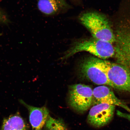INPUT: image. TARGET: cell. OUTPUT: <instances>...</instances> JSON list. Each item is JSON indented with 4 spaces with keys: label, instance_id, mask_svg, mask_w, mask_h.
Wrapping results in <instances>:
<instances>
[{
    "label": "cell",
    "instance_id": "obj_1",
    "mask_svg": "<svg viewBox=\"0 0 130 130\" xmlns=\"http://www.w3.org/2000/svg\"><path fill=\"white\" fill-rule=\"evenodd\" d=\"M112 24L117 62L130 69V0H122Z\"/></svg>",
    "mask_w": 130,
    "mask_h": 130
},
{
    "label": "cell",
    "instance_id": "obj_2",
    "mask_svg": "<svg viewBox=\"0 0 130 130\" xmlns=\"http://www.w3.org/2000/svg\"><path fill=\"white\" fill-rule=\"evenodd\" d=\"M112 44L92 37L77 39L73 41L70 48L65 52L62 59H67L76 53L84 51L91 54L100 59L105 60L115 56V50Z\"/></svg>",
    "mask_w": 130,
    "mask_h": 130
},
{
    "label": "cell",
    "instance_id": "obj_3",
    "mask_svg": "<svg viewBox=\"0 0 130 130\" xmlns=\"http://www.w3.org/2000/svg\"><path fill=\"white\" fill-rule=\"evenodd\" d=\"M78 20L93 38L112 43H115V37L111 24L103 14L92 11L86 12L79 15Z\"/></svg>",
    "mask_w": 130,
    "mask_h": 130
},
{
    "label": "cell",
    "instance_id": "obj_4",
    "mask_svg": "<svg viewBox=\"0 0 130 130\" xmlns=\"http://www.w3.org/2000/svg\"><path fill=\"white\" fill-rule=\"evenodd\" d=\"M99 62L114 88L130 93V69L117 62L100 58Z\"/></svg>",
    "mask_w": 130,
    "mask_h": 130
},
{
    "label": "cell",
    "instance_id": "obj_5",
    "mask_svg": "<svg viewBox=\"0 0 130 130\" xmlns=\"http://www.w3.org/2000/svg\"><path fill=\"white\" fill-rule=\"evenodd\" d=\"M69 102L74 110L82 113L93 103V90L89 86L82 84L71 85L69 89Z\"/></svg>",
    "mask_w": 130,
    "mask_h": 130
},
{
    "label": "cell",
    "instance_id": "obj_6",
    "mask_svg": "<svg viewBox=\"0 0 130 130\" xmlns=\"http://www.w3.org/2000/svg\"><path fill=\"white\" fill-rule=\"evenodd\" d=\"M99 59L93 56L84 59L79 64V70L81 74L97 85H107L114 88L106 74L102 70Z\"/></svg>",
    "mask_w": 130,
    "mask_h": 130
},
{
    "label": "cell",
    "instance_id": "obj_7",
    "mask_svg": "<svg viewBox=\"0 0 130 130\" xmlns=\"http://www.w3.org/2000/svg\"><path fill=\"white\" fill-rule=\"evenodd\" d=\"M115 106L105 103H99L91 108L87 117V121L95 128L102 127L108 124L112 119Z\"/></svg>",
    "mask_w": 130,
    "mask_h": 130
},
{
    "label": "cell",
    "instance_id": "obj_8",
    "mask_svg": "<svg viewBox=\"0 0 130 130\" xmlns=\"http://www.w3.org/2000/svg\"><path fill=\"white\" fill-rule=\"evenodd\" d=\"M94 99L97 101L96 104L105 103L119 106L124 109L130 113V108L126 103L116 96L109 88L104 85L95 87L93 90Z\"/></svg>",
    "mask_w": 130,
    "mask_h": 130
},
{
    "label": "cell",
    "instance_id": "obj_9",
    "mask_svg": "<svg viewBox=\"0 0 130 130\" xmlns=\"http://www.w3.org/2000/svg\"><path fill=\"white\" fill-rule=\"evenodd\" d=\"M19 102L28 110L29 121L32 130H42L49 115V111L45 106L37 107L27 104L22 100Z\"/></svg>",
    "mask_w": 130,
    "mask_h": 130
},
{
    "label": "cell",
    "instance_id": "obj_10",
    "mask_svg": "<svg viewBox=\"0 0 130 130\" xmlns=\"http://www.w3.org/2000/svg\"><path fill=\"white\" fill-rule=\"evenodd\" d=\"M39 10L45 15L52 16L66 12L71 9L66 0H37Z\"/></svg>",
    "mask_w": 130,
    "mask_h": 130
},
{
    "label": "cell",
    "instance_id": "obj_11",
    "mask_svg": "<svg viewBox=\"0 0 130 130\" xmlns=\"http://www.w3.org/2000/svg\"><path fill=\"white\" fill-rule=\"evenodd\" d=\"M28 124L20 113L17 112L3 120L1 130H28Z\"/></svg>",
    "mask_w": 130,
    "mask_h": 130
},
{
    "label": "cell",
    "instance_id": "obj_12",
    "mask_svg": "<svg viewBox=\"0 0 130 130\" xmlns=\"http://www.w3.org/2000/svg\"><path fill=\"white\" fill-rule=\"evenodd\" d=\"M45 130H69L64 122L49 115L45 125Z\"/></svg>",
    "mask_w": 130,
    "mask_h": 130
},
{
    "label": "cell",
    "instance_id": "obj_13",
    "mask_svg": "<svg viewBox=\"0 0 130 130\" xmlns=\"http://www.w3.org/2000/svg\"><path fill=\"white\" fill-rule=\"evenodd\" d=\"M117 113L119 116L126 119L130 121V113H124L120 111L119 110H117Z\"/></svg>",
    "mask_w": 130,
    "mask_h": 130
},
{
    "label": "cell",
    "instance_id": "obj_14",
    "mask_svg": "<svg viewBox=\"0 0 130 130\" xmlns=\"http://www.w3.org/2000/svg\"><path fill=\"white\" fill-rule=\"evenodd\" d=\"M74 4L79 5L81 4V0H71Z\"/></svg>",
    "mask_w": 130,
    "mask_h": 130
},
{
    "label": "cell",
    "instance_id": "obj_15",
    "mask_svg": "<svg viewBox=\"0 0 130 130\" xmlns=\"http://www.w3.org/2000/svg\"><path fill=\"white\" fill-rule=\"evenodd\" d=\"M0 35H1V34H0Z\"/></svg>",
    "mask_w": 130,
    "mask_h": 130
}]
</instances>
